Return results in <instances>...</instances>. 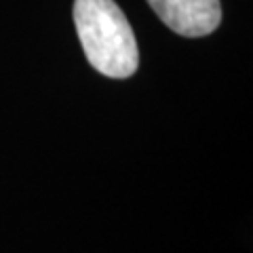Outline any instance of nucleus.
I'll use <instances>...</instances> for the list:
<instances>
[{"label": "nucleus", "mask_w": 253, "mask_h": 253, "mask_svg": "<svg viewBox=\"0 0 253 253\" xmlns=\"http://www.w3.org/2000/svg\"><path fill=\"white\" fill-rule=\"evenodd\" d=\"M74 26L91 66L110 78H129L139 66L131 23L114 0H74Z\"/></svg>", "instance_id": "nucleus-1"}, {"label": "nucleus", "mask_w": 253, "mask_h": 253, "mask_svg": "<svg viewBox=\"0 0 253 253\" xmlns=\"http://www.w3.org/2000/svg\"><path fill=\"white\" fill-rule=\"evenodd\" d=\"M148 4L167 28L190 38L211 34L221 21L219 0H148Z\"/></svg>", "instance_id": "nucleus-2"}]
</instances>
